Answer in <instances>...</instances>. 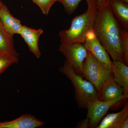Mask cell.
Instances as JSON below:
<instances>
[{
  "instance_id": "7402d4cb",
  "label": "cell",
  "mask_w": 128,
  "mask_h": 128,
  "mask_svg": "<svg viewBox=\"0 0 128 128\" xmlns=\"http://www.w3.org/2000/svg\"><path fill=\"white\" fill-rule=\"evenodd\" d=\"M110 0H98V7L102 4L103 3L107 2H109Z\"/></svg>"
},
{
  "instance_id": "8992f818",
  "label": "cell",
  "mask_w": 128,
  "mask_h": 128,
  "mask_svg": "<svg viewBox=\"0 0 128 128\" xmlns=\"http://www.w3.org/2000/svg\"><path fill=\"white\" fill-rule=\"evenodd\" d=\"M124 98H120L112 101L105 102L96 99L90 102L87 105V117L89 118V128H96L109 109Z\"/></svg>"
},
{
  "instance_id": "603a6c76",
  "label": "cell",
  "mask_w": 128,
  "mask_h": 128,
  "mask_svg": "<svg viewBox=\"0 0 128 128\" xmlns=\"http://www.w3.org/2000/svg\"><path fill=\"white\" fill-rule=\"evenodd\" d=\"M119 0L126 4H128V0Z\"/></svg>"
},
{
  "instance_id": "5b68a950",
  "label": "cell",
  "mask_w": 128,
  "mask_h": 128,
  "mask_svg": "<svg viewBox=\"0 0 128 128\" xmlns=\"http://www.w3.org/2000/svg\"><path fill=\"white\" fill-rule=\"evenodd\" d=\"M59 50L64 54L66 61L75 72L82 76L83 63L88 54L87 50L84 44L60 43Z\"/></svg>"
},
{
  "instance_id": "5bb4252c",
  "label": "cell",
  "mask_w": 128,
  "mask_h": 128,
  "mask_svg": "<svg viewBox=\"0 0 128 128\" xmlns=\"http://www.w3.org/2000/svg\"><path fill=\"white\" fill-rule=\"evenodd\" d=\"M128 117V103L127 102L121 111L108 114L102 120L96 128H118L121 123Z\"/></svg>"
},
{
  "instance_id": "e0dca14e",
  "label": "cell",
  "mask_w": 128,
  "mask_h": 128,
  "mask_svg": "<svg viewBox=\"0 0 128 128\" xmlns=\"http://www.w3.org/2000/svg\"><path fill=\"white\" fill-rule=\"evenodd\" d=\"M82 0H57L64 6L67 14H72L74 12L80 2Z\"/></svg>"
},
{
  "instance_id": "4fadbf2b",
  "label": "cell",
  "mask_w": 128,
  "mask_h": 128,
  "mask_svg": "<svg viewBox=\"0 0 128 128\" xmlns=\"http://www.w3.org/2000/svg\"><path fill=\"white\" fill-rule=\"evenodd\" d=\"M0 54L7 56L18 61L19 54L14 48L13 35L6 31L0 21Z\"/></svg>"
},
{
  "instance_id": "ffe728a7",
  "label": "cell",
  "mask_w": 128,
  "mask_h": 128,
  "mask_svg": "<svg viewBox=\"0 0 128 128\" xmlns=\"http://www.w3.org/2000/svg\"><path fill=\"white\" fill-rule=\"evenodd\" d=\"M89 120L88 117L82 121H80L78 123L76 128H89Z\"/></svg>"
},
{
  "instance_id": "d6986e66",
  "label": "cell",
  "mask_w": 128,
  "mask_h": 128,
  "mask_svg": "<svg viewBox=\"0 0 128 128\" xmlns=\"http://www.w3.org/2000/svg\"><path fill=\"white\" fill-rule=\"evenodd\" d=\"M18 62V61L12 57L0 54V74L3 73L12 64Z\"/></svg>"
},
{
  "instance_id": "ba28073f",
  "label": "cell",
  "mask_w": 128,
  "mask_h": 128,
  "mask_svg": "<svg viewBox=\"0 0 128 128\" xmlns=\"http://www.w3.org/2000/svg\"><path fill=\"white\" fill-rule=\"evenodd\" d=\"M124 90L114 79L112 74L109 76L104 82L99 94L100 100L109 102L120 98H124Z\"/></svg>"
},
{
  "instance_id": "3957f363",
  "label": "cell",
  "mask_w": 128,
  "mask_h": 128,
  "mask_svg": "<svg viewBox=\"0 0 128 128\" xmlns=\"http://www.w3.org/2000/svg\"><path fill=\"white\" fill-rule=\"evenodd\" d=\"M59 71L70 80L74 88V98L78 107L86 109L90 102L99 99V95L95 86L82 76L75 72L66 61Z\"/></svg>"
},
{
  "instance_id": "7a4b0ae2",
  "label": "cell",
  "mask_w": 128,
  "mask_h": 128,
  "mask_svg": "<svg viewBox=\"0 0 128 128\" xmlns=\"http://www.w3.org/2000/svg\"><path fill=\"white\" fill-rule=\"evenodd\" d=\"M88 8L84 13L72 19L70 27L59 34L60 43H83L88 32L93 30L97 13L98 0H86Z\"/></svg>"
},
{
  "instance_id": "2e32d148",
  "label": "cell",
  "mask_w": 128,
  "mask_h": 128,
  "mask_svg": "<svg viewBox=\"0 0 128 128\" xmlns=\"http://www.w3.org/2000/svg\"><path fill=\"white\" fill-rule=\"evenodd\" d=\"M120 41L123 62L128 65V31L126 29H121L120 31Z\"/></svg>"
},
{
  "instance_id": "44dd1931",
  "label": "cell",
  "mask_w": 128,
  "mask_h": 128,
  "mask_svg": "<svg viewBox=\"0 0 128 128\" xmlns=\"http://www.w3.org/2000/svg\"><path fill=\"white\" fill-rule=\"evenodd\" d=\"M128 128V117L126 118L124 120L119 126L118 128Z\"/></svg>"
},
{
  "instance_id": "52a82bcc",
  "label": "cell",
  "mask_w": 128,
  "mask_h": 128,
  "mask_svg": "<svg viewBox=\"0 0 128 128\" xmlns=\"http://www.w3.org/2000/svg\"><path fill=\"white\" fill-rule=\"evenodd\" d=\"M83 44L87 50L98 62L112 70V61L93 29L88 33Z\"/></svg>"
},
{
  "instance_id": "ac0fdd59",
  "label": "cell",
  "mask_w": 128,
  "mask_h": 128,
  "mask_svg": "<svg viewBox=\"0 0 128 128\" xmlns=\"http://www.w3.org/2000/svg\"><path fill=\"white\" fill-rule=\"evenodd\" d=\"M33 2L38 5L44 14L48 16L50 8L57 0H32Z\"/></svg>"
},
{
  "instance_id": "9a60e30c",
  "label": "cell",
  "mask_w": 128,
  "mask_h": 128,
  "mask_svg": "<svg viewBox=\"0 0 128 128\" xmlns=\"http://www.w3.org/2000/svg\"><path fill=\"white\" fill-rule=\"evenodd\" d=\"M110 6L115 18L124 29L128 30V4L119 0H110Z\"/></svg>"
},
{
  "instance_id": "7c38bea8",
  "label": "cell",
  "mask_w": 128,
  "mask_h": 128,
  "mask_svg": "<svg viewBox=\"0 0 128 128\" xmlns=\"http://www.w3.org/2000/svg\"><path fill=\"white\" fill-rule=\"evenodd\" d=\"M0 21L5 30L9 33L13 35L20 34L23 25L20 20L12 15L4 4L0 9Z\"/></svg>"
},
{
  "instance_id": "8fae6325",
  "label": "cell",
  "mask_w": 128,
  "mask_h": 128,
  "mask_svg": "<svg viewBox=\"0 0 128 128\" xmlns=\"http://www.w3.org/2000/svg\"><path fill=\"white\" fill-rule=\"evenodd\" d=\"M44 124L33 115L25 114L12 121H0V128H36Z\"/></svg>"
},
{
  "instance_id": "6da1fadb",
  "label": "cell",
  "mask_w": 128,
  "mask_h": 128,
  "mask_svg": "<svg viewBox=\"0 0 128 128\" xmlns=\"http://www.w3.org/2000/svg\"><path fill=\"white\" fill-rule=\"evenodd\" d=\"M93 30L113 61L123 62L120 29L109 2L98 6Z\"/></svg>"
},
{
  "instance_id": "30bf717a",
  "label": "cell",
  "mask_w": 128,
  "mask_h": 128,
  "mask_svg": "<svg viewBox=\"0 0 128 128\" xmlns=\"http://www.w3.org/2000/svg\"><path fill=\"white\" fill-rule=\"evenodd\" d=\"M112 72L114 79L124 89V96L128 98V65L120 61H112Z\"/></svg>"
},
{
  "instance_id": "277c9868",
  "label": "cell",
  "mask_w": 128,
  "mask_h": 128,
  "mask_svg": "<svg viewBox=\"0 0 128 128\" xmlns=\"http://www.w3.org/2000/svg\"><path fill=\"white\" fill-rule=\"evenodd\" d=\"M112 70L100 62L88 50L84 63L82 76L93 84L100 93L104 82L112 75Z\"/></svg>"
},
{
  "instance_id": "cb8c5ba5",
  "label": "cell",
  "mask_w": 128,
  "mask_h": 128,
  "mask_svg": "<svg viewBox=\"0 0 128 128\" xmlns=\"http://www.w3.org/2000/svg\"><path fill=\"white\" fill-rule=\"evenodd\" d=\"M3 4H3V2H2L0 0V9L1 8L2 6L3 5Z\"/></svg>"
},
{
  "instance_id": "9c48e42d",
  "label": "cell",
  "mask_w": 128,
  "mask_h": 128,
  "mask_svg": "<svg viewBox=\"0 0 128 128\" xmlns=\"http://www.w3.org/2000/svg\"><path fill=\"white\" fill-rule=\"evenodd\" d=\"M44 30L41 28L38 30L22 26L20 34L28 46L30 50L38 58H40L41 53L38 47V41Z\"/></svg>"
}]
</instances>
